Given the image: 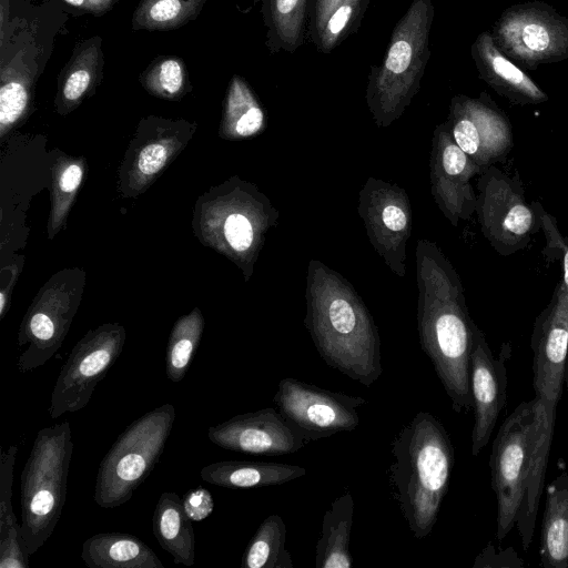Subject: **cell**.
Segmentation results:
<instances>
[{
	"mask_svg": "<svg viewBox=\"0 0 568 568\" xmlns=\"http://www.w3.org/2000/svg\"><path fill=\"white\" fill-rule=\"evenodd\" d=\"M557 406L535 396L521 402L494 439L489 467L497 500L496 537L516 527L524 550L531 544L550 454Z\"/></svg>",
	"mask_w": 568,
	"mask_h": 568,
	"instance_id": "obj_1",
	"label": "cell"
},
{
	"mask_svg": "<svg viewBox=\"0 0 568 568\" xmlns=\"http://www.w3.org/2000/svg\"><path fill=\"white\" fill-rule=\"evenodd\" d=\"M419 343L452 402L454 412L473 409L470 354L476 325L470 320L454 270L434 243L416 251Z\"/></svg>",
	"mask_w": 568,
	"mask_h": 568,
	"instance_id": "obj_2",
	"label": "cell"
},
{
	"mask_svg": "<svg viewBox=\"0 0 568 568\" xmlns=\"http://www.w3.org/2000/svg\"><path fill=\"white\" fill-rule=\"evenodd\" d=\"M304 323L326 365L366 387L377 382L378 328L353 287L318 261L308 267Z\"/></svg>",
	"mask_w": 568,
	"mask_h": 568,
	"instance_id": "obj_3",
	"label": "cell"
},
{
	"mask_svg": "<svg viewBox=\"0 0 568 568\" xmlns=\"http://www.w3.org/2000/svg\"><path fill=\"white\" fill-rule=\"evenodd\" d=\"M389 486L410 532L428 536L438 518L454 467V447L444 425L418 412L392 442Z\"/></svg>",
	"mask_w": 568,
	"mask_h": 568,
	"instance_id": "obj_4",
	"label": "cell"
},
{
	"mask_svg": "<svg viewBox=\"0 0 568 568\" xmlns=\"http://www.w3.org/2000/svg\"><path fill=\"white\" fill-rule=\"evenodd\" d=\"M278 212L255 185L234 176L201 195L193 230L205 246L233 261L248 280Z\"/></svg>",
	"mask_w": 568,
	"mask_h": 568,
	"instance_id": "obj_5",
	"label": "cell"
},
{
	"mask_svg": "<svg viewBox=\"0 0 568 568\" xmlns=\"http://www.w3.org/2000/svg\"><path fill=\"white\" fill-rule=\"evenodd\" d=\"M433 19L432 0H413L393 29L382 63L371 67L366 102L377 125L397 120L419 91Z\"/></svg>",
	"mask_w": 568,
	"mask_h": 568,
	"instance_id": "obj_6",
	"label": "cell"
},
{
	"mask_svg": "<svg viewBox=\"0 0 568 568\" xmlns=\"http://www.w3.org/2000/svg\"><path fill=\"white\" fill-rule=\"evenodd\" d=\"M72 454L68 420L37 433L20 477L21 528L30 555L50 538L61 517Z\"/></svg>",
	"mask_w": 568,
	"mask_h": 568,
	"instance_id": "obj_7",
	"label": "cell"
},
{
	"mask_svg": "<svg viewBox=\"0 0 568 568\" xmlns=\"http://www.w3.org/2000/svg\"><path fill=\"white\" fill-rule=\"evenodd\" d=\"M175 420L172 404L159 406L133 420L102 458L93 498L102 508L131 499L159 462Z\"/></svg>",
	"mask_w": 568,
	"mask_h": 568,
	"instance_id": "obj_8",
	"label": "cell"
},
{
	"mask_svg": "<svg viewBox=\"0 0 568 568\" xmlns=\"http://www.w3.org/2000/svg\"><path fill=\"white\" fill-rule=\"evenodd\" d=\"M84 282L82 270H63L36 295L18 332V345L27 346L17 361L20 373L43 366L62 346L79 308Z\"/></svg>",
	"mask_w": 568,
	"mask_h": 568,
	"instance_id": "obj_9",
	"label": "cell"
},
{
	"mask_svg": "<svg viewBox=\"0 0 568 568\" xmlns=\"http://www.w3.org/2000/svg\"><path fill=\"white\" fill-rule=\"evenodd\" d=\"M126 338L119 323H105L88 331L61 366L52 389L49 414L55 419L84 408L98 383L121 355Z\"/></svg>",
	"mask_w": 568,
	"mask_h": 568,
	"instance_id": "obj_10",
	"label": "cell"
},
{
	"mask_svg": "<svg viewBox=\"0 0 568 568\" xmlns=\"http://www.w3.org/2000/svg\"><path fill=\"white\" fill-rule=\"evenodd\" d=\"M273 402L308 443L356 429L361 420L358 408L366 404L363 397L327 390L293 377L278 382Z\"/></svg>",
	"mask_w": 568,
	"mask_h": 568,
	"instance_id": "obj_11",
	"label": "cell"
},
{
	"mask_svg": "<svg viewBox=\"0 0 568 568\" xmlns=\"http://www.w3.org/2000/svg\"><path fill=\"white\" fill-rule=\"evenodd\" d=\"M196 125L184 120L143 119L119 168L124 197L143 193L186 146Z\"/></svg>",
	"mask_w": 568,
	"mask_h": 568,
	"instance_id": "obj_12",
	"label": "cell"
},
{
	"mask_svg": "<svg viewBox=\"0 0 568 568\" xmlns=\"http://www.w3.org/2000/svg\"><path fill=\"white\" fill-rule=\"evenodd\" d=\"M358 213L375 251L395 274L403 277L405 248L413 226L406 192L397 185L369 178L359 192Z\"/></svg>",
	"mask_w": 568,
	"mask_h": 568,
	"instance_id": "obj_13",
	"label": "cell"
},
{
	"mask_svg": "<svg viewBox=\"0 0 568 568\" xmlns=\"http://www.w3.org/2000/svg\"><path fill=\"white\" fill-rule=\"evenodd\" d=\"M511 347L504 343L494 357L481 331L476 326L470 354V393L474 409L470 453L478 456L488 444L507 400V362Z\"/></svg>",
	"mask_w": 568,
	"mask_h": 568,
	"instance_id": "obj_14",
	"label": "cell"
},
{
	"mask_svg": "<svg viewBox=\"0 0 568 568\" xmlns=\"http://www.w3.org/2000/svg\"><path fill=\"white\" fill-rule=\"evenodd\" d=\"M207 437L223 449L256 456L293 454L308 443L273 407L235 415L210 426Z\"/></svg>",
	"mask_w": 568,
	"mask_h": 568,
	"instance_id": "obj_15",
	"label": "cell"
},
{
	"mask_svg": "<svg viewBox=\"0 0 568 568\" xmlns=\"http://www.w3.org/2000/svg\"><path fill=\"white\" fill-rule=\"evenodd\" d=\"M430 190L453 224L467 219L477 205L470 185L479 166L455 143L445 125L436 128L430 152Z\"/></svg>",
	"mask_w": 568,
	"mask_h": 568,
	"instance_id": "obj_16",
	"label": "cell"
},
{
	"mask_svg": "<svg viewBox=\"0 0 568 568\" xmlns=\"http://www.w3.org/2000/svg\"><path fill=\"white\" fill-rule=\"evenodd\" d=\"M531 347L535 396L557 406L568 361V311L557 302L538 321Z\"/></svg>",
	"mask_w": 568,
	"mask_h": 568,
	"instance_id": "obj_17",
	"label": "cell"
},
{
	"mask_svg": "<svg viewBox=\"0 0 568 568\" xmlns=\"http://www.w3.org/2000/svg\"><path fill=\"white\" fill-rule=\"evenodd\" d=\"M449 133L479 168L501 155L509 144L505 124L470 102L453 104Z\"/></svg>",
	"mask_w": 568,
	"mask_h": 568,
	"instance_id": "obj_18",
	"label": "cell"
},
{
	"mask_svg": "<svg viewBox=\"0 0 568 568\" xmlns=\"http://www.w3.org/2000/svg\"><path fill=\"white\" fill-rule=\"evenodd\" d=\"M371 0H310L307 37L331 53L361 27Z\"/></svg>",
	"mask_w": 568,
	"mask_h": 568,
	"instance_id": "obj_19",
	"label": "cell"
},
{
	"mask_svg": "<svg viewBox=\"0 0 568 568\" xmlns=\"http://www.w3.org/2000/svg\"><path fill=\"white\" fill-rule=\"evenodd\" d=\"M305 474L306 469L297 465L253 460L215 462L200 470L204 481L231 489L282 485Z\"/></svg>",
	"mask_w": 568,
	"mask_h": 568,
	"instance_id": "obj_20",
	"label": "cell"
},
{
	"mask_svg": "<svg viewBox=\"0 0 568 568\" xmlns=\"http://www.w3.org/2000/svg\"><path fill=\"white\" fill-rule=\"evenodd\" d=\"M81 558L90 568H163L156 554L128 532H98L82 545Z\"/></svg>",
	"mask_w": 568,
	"mask_h": 568,
	"instance_id": "obj_21",
	"label": "cell"
},
{
	"mask_svg": "<svg viewBox=\"0 0 568 568\" xmlns=\"http://www.w3.org/2000/svg\"><path fill=\"white\" fill-rule=\"evenodd\" d=\"M539 556L544 568H568L567 471H561L546 490Z\"/></svg>",
	"mask_w": 568,
	"mask_h": 568,
	"instance_id": "obj_22",
	"label": "cell"
},
{
	"mask_svg": "<svg viewBox=\"0 0 568 568\" xmlns=\"http://www.w3.org/2000/svg\"><path fill=\"white\" fill-rule=\"evenodd\" d=\"M152 530L159 545L173 557L174 564L193 566L195 532L182 507V498L173 491L160 495L152 516Z\"/></svg>",
	"mask_w": 568,
	"mask_h": 568,
	"instance_id": "obj_23",
	"label": "cell"
},
{
	"mask_svg": "<svg viewBox=\"0 0 568 568\" xmlns=\"http://www.w3.org/2000/svg\"><path fill=\"white\" fill-rule=\"evenodd\" d=\"M18 447L1 449L0 459V568H28L29 551L21 524L12 508L13 470Z\"/></svg>",
	"mask_w": 568,
	"mask_h": 568,
	"instance_id": "obj_24",
	"label": "cell"
},
{
	"mask_svg": "<svg viewBox=\"0 0 568 568\" xmlns=\"http://www.w3.org/2000/svg\"><path fill=\"white\" fill-rule=\"evenodd\" d=\"M354 516V499L345 493L333 500L325 511L321 536L315 547L316 568H351V529Z\"/></svg>",
	"mask_w": 568,
	"mask_h": 568,
	"instance_id": "obj_25",
	"label": "cell"
},
{
	"mask_svg": "<svg viewBox=\"0 0 568 568\" xmlns=\"http://www.w3.org/2000/svg\"><path fill=\"white\" fill-rule=\"evenodd\" d=\"M310 0H262L266 47L272 54L293 53L305 41Z\"/></svg>",
	"mask_w": 568,
	"mask_h": 568,
	"instance_id": "obj_26",
	"label": "cell"
},
{
	"mask_svg": "<svg viewBox=\"0 0 568 568\" xmlns=\"http://www.w3.org/2000/svg\"><path fill=\"white\" fill-rule=\"evenodd\" d=\"M265 126V113L246 81L234 75L230 82L219 134L225 140H243Z\"/></svg>",
	"mask_w": 568,
	"mask_h": 568,
	"instance_id": "obj_27",
	"label": "cell"
},
{
	"mask_svg": "<svg viewBox=\"0 0 568 568\" xmlns=\"http://www.w3.org/2000/svg\"><path fill=\"white\" fill-rule=\"evenodd\" d=\"M85 161L65 154L58 155L51 166V210L48 236L52 239L65 226L67 217L82 184Z\"/></svg>",
	"mask_w": 568,
	"mask_h": 568,
	"instance_id": "obj_28",
	"label": "cell"
},
{
	"mask_svg": "<svg viewBox=\"0 0 568 568\" xmlns=\"http://www.w3.org/2000/svg\"><path fill=\"white\" fill-rule=\"evenodd\" d=\"M286 527L280 515H268L258 526L242 556V568H293L285 548Z\"/></svg>",
	"mask_w": 568,
	"mask_h": 568,
	"instance_id": "obj_29",
	"label": "cell"
},
{
	"mask_svg": "<svg viewBox=\"0 0 568 568\" xmlns=\"http://www.w3.org/2000/svg\"><path fill=\"white\" fill-rule=\"evenodd\" d=\"M204 324L199 307L175 321L165 353V373L171 382L179 383L186 375L201 342Z\"/></svg>",
	"mask_w": 568,
	"mask_h": 568,
	"instance_id": "obj_30",
	"label": "cell"
},
{
	"mask_svg": "<svg viewBox=\"0 0 568 568\" xmlns=\"http://www.w3.org/2000/svg\"><path fill=\"white\" fill-rule=\"evenodd\" d=\"M99 45L82 47L75 52L64 70L55 101L60 114H67L78 106L90 89L97 83Z\"/></svg>",
	"mask_w": 568,
	"mask_h": 568,
	"instance_id": "obj_31",
	"label": "cell"
},
{
	"mask_svg": "<svg viewBox=\"0 0 568 568\" xmlns=\"http://www.w3.org/2000/svg\"><path fill=\"white\" fill-rule=\"evenodd\" d=\"M505 42L525 57H541L555 50L558 32L539 18L517 17L505 23L500 30Z\"/></svg>",
	"mask_w": 568,
	"mask_h": 568,
	"instance_id": "obj_32",
	"label": "cell"
},
{
	"mask_svg": "<svg viewBox=\"0 0 568 568\" xmlns=\"http://www.w3.org/2000/svg\"><path fill=\"white\" fill-rule=\"evenodd\" d=\"M205 0H142L133 16V27L146 30L179 28L195 18Z\"/></svg>",
	"mask_w": 568,
	"mask_h": 568,
	"instance_id": "obj_33",
	"label": "cell"
},
{
	"mask_svg": "<svg viewBox=\"0 0 568 568\" xmlns=\"http://www.w3.org/2000/svg\"><path fill=\"white\" fill-rule=\"evenodd\" d=\"M478 55L490 78L530 100H541L542 92L514 63L496 50L489 38L483 37L478 43Z\"/></svg>",
	"mask_w": 568,
	"mask_h": 568,
	"instance_id": "obj_34",
	"label": "cell"
},
{
	"mask_svg": "<svg viewBox=\"0 0 568 568\" xmlns=\"http://www.w3.org/2000/svg\"><path fill=\"white\" fill-rule=\"evenodd\" d=\"M500 215L481 221L488 233L499 241L508 239L511 243L528 235L534 225V214L516 193L506 187V201L500 200Z\"/></svg>",
	"mask_w": 568,
	"mask_h": 568,
	"instance_id": "obj_35",
	"label": "cell"
},
{
	"mask_svg": "<svg viewBox=\"0 0 568 568\" xmlns=\"http://www.w3.org/2000/svg\"><path fill=\"white\" fill-rule=\"evenodd\" d=\"M141 82L151 94L176 100L186 92L184 64L172 57L158 59L146 69Z\"/></svg>",
	"mask_w": 568,
	"mask_h": 568,
	"instance_id": "obj_36",
	"label": "cell"
},
{
	"mask_svg": "<svg viewBox=\"0 0 568 568\" xmlns=\"http://www.w3.org/2000/svg\"><path fill=\"white\" fill-rule=\"evenodd\" d=\"M31 102L29 88L19 79L2 78L0 88V138L26 119Z\"/></svg>",
	"mask_w": 568,
	"mask_h": 568,
	"instance_id": "obj_37",
	"label": "cell"
},
{
	"mask_svg": "<svg viewBox=\"0 0 568 568\" xmlns=\"http://www.w3.org/2000/svg\"><path fill=\"white\" fill-rule=\"evenodd\" d=\"M181 498L182 507L192 521H202L214 510L213 496L202 486L190 489Z\"/></svg>",
	"mask_w": 568,
	"mask_h": 568,
	"instance_id": "obj_38",
	"label": "cell"
},
{
	"mask_svg": "<svg viewBox=\"0 0 568 568\" xmlns=\"http://www.w3.org/2000/svg\"><path fill=\"white\" fill-rule=\"evenodd\" d=\"M524 566V561L513 548L496 551L493 544H488L475 559L474 568L485 567H516Z\"/></svg>",
	"mask_w": 568,
	"mask_h": 568,
	"instance_id": "obj_39",
	"label": "cell"
},
{
	"mask_svg": "<svg viewBox=\"0 0 568 568\" xmlns=\"http://www.w3.org/2000/svg\"><path fill=\"white\" fill-rule=\"evenodd\" d=\"M18 267L17 265L10 266V277L7 284L2 283V288L0 293V318H3L9 306H10V296H11V290L17 281L18 277Z\"/></svg>",
	"mask_w": 568,
	"mask_h": 568,
	"instance_id": "obj_40",
	"label": "cell"
},
{
	"mask_svg": "<svg viewBox=\"0 0 568 568\" xmlns=\"http://www.w3.org/2000/svg\"><path fill=\"white\" fill-rule=\"evenodd\" d=\"M114 0H85L84 9L98 13L100 10H106Z\"/></svg>",
	"mask_w": 568,
	"mask_h": 568,
	"instance_id": "obj_41",
	"label": "cell"
},
{
	"mask_svg": "<svg viewBox=\"0 0 568 568\" xmlns=\"http://www.w3.org/2000/svg\"><path fill=\"white\" fill-rule=\"evenodd\" d=\"M561 291H568V250L564 256V286Z\"/></svg>",
	"mask_w": 568,
	"mask_h": 568,
	"instance_id": "obj_42",
	"label": "cell"
},
{
	"mask_svg": "<svg viewBox=\"0 0 568 568\" xmlns=\"http://www.w3.org/2000/svg\"><path fill=\"white\" fill-rule=\"evenodd\" d=\"M72 7L84 9L85 0H63Z\"/></svg>",
	"mask_w": 568,
	"mask_h": 568,
	"instance_id": "obj_43",
	"label": "cell"
},
{
	"mask_svg": "<svg viewBox=\"0 0 568 568\" xmlns=\"http://www.w3.org/2000/svg\"><path fill=\"white\" fill-rule=\"evenodd\" d=\"M565 383H566L567 390H568V363H567V366H566Z\"/></svg>",
	"mask_w": 568,
	"mask_h": 568,
	"instance_id": "obj_44",
	"label": "cell"
}]
</instances>
